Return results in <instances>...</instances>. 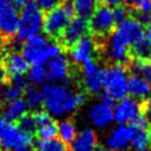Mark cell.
I'll return each instance as SVG.
<instances>
[{
    "label": "cell",
    "mask_w": 151,
    "mask_h": 151,
    "mask_svg": "<svg viewBox=\"0 0 151 151\" xmlns=\"http://www.w3.org/2000/svg\"><path fill=\"white\" fill-rule=\"evenodd\" d=\"M0 63L6 70L9 79L17 77H24L25 74H27L29 68V64L24 58V55L18 51H8L0 60Z\"/></svg>",
    "instance_id": "2e32d148"
},
{
    "label": "cell",
    "mask_w": 151,
    "mask_h": 151,
    "mask_svg": "<svg viewBox=\"0 0 151 151\" xmlns=\"http://www.w3.org/2000/svg\"><path fill=\"white\" fill-rule=\"evenodd\" d=\"M27 80L32 85H42L46 81V70L44 65H34L28 68Z\"/></svg>",
    "instance_id": "f1b7e54d"
},
{
    "label": "cell",
    "mask_w": 151,
    "mask_h": 151,
    "mask_svg": "<svg viewBox=\"0 0 151 151\" xmlns=\"http://www.w3.org/2000/svg\"><path fill=\"white\" fill-rule=\"evenodd\" d=\"M142 114V101L132 98H123L113 110V118L118 125L133 123Z\"/></svg>",
    "instance_id": "30bf717a"
},
{
    "label": "cell",
    "mask_w": 151,
    "mask_h": 151,
    "mask_svg": "<svg viewBox=\"0 0 151 151\" xmlns=\"http://www.w3.org/2000/svg\"><path fill=\"white\" fill-rule=\"evenodd\" d=\"M131 125H118L106 137L107 149L111 151H127L131 146Z\"/></svg>",
    "instance_id": "e0dca14e"
},
{
    "label": "cell",
    "mask_w": 151,
    "mask_h": 151,
    "mask_svg": "<svg viewBox=\"0 0 151 151\" xmlns=\"http://www.w3.org/2000/svg\"><path fill=\"white\" fill-rule=\"evenodd\" d=\"M57 126H58L59 139L63 140L65 144L72 143L74 140V138L77 137V134H78L76 124L71 118H66V119L60 120L57 124Z\"/></svg>",
    "instance_id": "cb8c5ba5"
},
{
    "label": "cell",
    "mask_w": 151,
    "mask_h": 151,
    "mask_svg": "<svg viewBox=\"0 0 151 151\" xmlns=\"http://www.w3.org/2000/svg\"><path fill=\"white\" fill-rule=\"evenodd\" d=\"M123 2H125V4H132L134 0H122Z\"/></svg>",
    "instance_id": "b9f144b4"
},
{
    "label": "cell",
    "mask_w": 151,
    "mask_h": 151,
    "mask_svg": "<svg viewBox=\"0 0 151 151\" xmlns=\"http://www.w3.org/2000/svg\"><path fill=\"white\" fill-rule=\"evenodd\" d=\"M15 151H35L34 147H32V145H28V146H24V147H20Z\"/></svg>",
    "instance_id": "f35d334b"
},
{
    "label": "cell",
    "mask_w": 151,
    "mask_h": 151,
    "mask_svg": "<svg viewBox=\"0 0 151 151\" xmlns=\"http://www.w3.org/2000/svg\"><path fill=\"white\" fill-rule=\"evenodd\" d=\"M117 22L111 7L106 5L98 6L88 20V28L94 38H107L114 29Z\"/></svg>",
    "instance_id": "52a82bcc"
},
{
    "label": "cell",
    "mask_w": 151,
    "mask_h": 151,
    "mask_svg": "<svg viewBox=\"0 0 151 151\" xmlns=\"http://www.w3.org/2000/svg\"><path fill=\"white\" fill-rule=\"evenodd\" d=\"M25 113H27V105L24 99L9 101L6 106L0 107V117L11 123H17Z\"/></svg>",
    "instance_id": "44dd1931"
},
{
    "label": "cell",
    "mask_w": 151,
    "mask_h": 151,
    "mask_svg": "<svg viewBox=\"0 0 151 151\" xmlns=\"http://www.w3.org/2000/svg\"><path fill=\"white\" fill-rule=\"evenodd\" d=\"M70 79L64 83H47L40 87L46 112L53 117L72 114L77 111L78 103L76 92L71 90Z\"/></svg>",
    "instance_id": "6da1fadb"
},
{
    "label": "cell",
    "mask_w": 151,
    "mask_h": 151,
    "mask_svg": "<svg viewBox=\"0 0 151 151\" xmlns=\"http://www.w3.org/2000/svg\"><path fill=\"white\" fill-rule=\"evenodd\" d=\"M74 8L70 1L63 2L44 17V32L50 38H60L65 27L74 15Z\"/></svg>",
    "instance_id": "5b68a950"
},
{
    "label": "cell",
    "mask_w": 151,
    "mask_h": 151,
    "mask_svg": "<svg viewBox=\"0 0 151 151\" xmlns=\"http://www.w3.org/2000/svg\"><path fill=\"white\" fill-rule=\"evenodd\" d=\"M88 119L91 124L98 129L107 127L113 120V109L104 103H97L88 110Z\"/></svg>",
    "instance_id": "ac0fdd59"
},
{
    "label": "cell",
    "mask_w": 151,
    "mask_h": 151,
    "mask_svg": "<svg viewBox=\"0 0 151 151\" xmlns=\"http://www.w3.org/2000/svg\"><path fill=\"white\" fill-rule=\"evenodd\" d=\"M129 68L118 64H110L101 68V86L104 93L114 100H122L127 93Z\"/></svg>",
    "instance_id": "3957f363"
},
{
    "label": "cell",
    "mask_w": 151,
    "mask_h": 151,
    "mask_svg": "<svg viewBox=\"0 0 151 151\" xmlns=\"http://www.w3.org/2000/svg\"><path fill=\"white\" fill-rule=\"evenodd\" d=\"M35 151H70V149L67 144L55 137L50 140H38L35 143Z\"/></svg>",
    "instance_id": "4316f807"
},
{
    "label": "cell",
    "mask_w": 151,
    "mask_h": 151,
    "mask_svg": "<svg viewBox=\"0 0 151 151\" xmlns=\"http://www.w3.org/2000/svg\"><path fill=\"white\" fill-rule=\"evenodd\" d=\"M74 8V12L78 17L81 18H90L94 9L97 8V0H71L70 1Z\"/></svg>",
    "instance_id": "484cf974"
},
{
    "label": "cell",
    "mask_w": 151,
    "mask_h": 151,
    "mask_svg": "<svg viewBox=\"0 0 151 151\" xmlns=\"http://www.w3.org/2000/svg\"><path fill=\"white\" fill-rule=\"evenodd\" d=\"M24 96H25V103L27 105V109H29L32 112H38L41 110L44 101L40 93V88H38L32 84H26L24 90Z\"/></svg>",
    "instance_id": "7402d4cb"
},
{
    "label": "cell",
    "mask_w": 151,
    "mask_h": 151,
    "mask_svg": "<svg viewBox=\"0 0 151 151\" xmlns=\"http://www.w3.org/2000/svg\"><path fill=\"white\" fill-rule=\"evenodd\" d=\"M33 136L22 132L17 124L0 117V151H15L32 145Z\"/></svg>",
    "instance_id": "8992f818"
},
{
    "label": "cell",
    "mask_w": 151,
    "mask_h": 151,
    "mask_svg": "<svg viewBox=\"0 0 151 151\" xmlns=\"http://www.w3.org/2000/svg\"><path fill=\"white\" fill-rule=\"evenodd\" d=\"M70 144V151H94L98 146V134L93 129H85Z\"/></svg>",
    "instance_id": "d6986e66"
},
{
    "label": "cell",
    "mask_w": 151,
    "mask_h": 151,
    "mask_svg": "<svg viewBox=\"0 0 151 151\" xmlns=\"http://www.w3.org/2000/svg\"><path fill=\"white\" fill-rule=\"evenodd\" d=\"M90 32L88 28V20L81 17H73L67 26L65 27L64 32L60 35V45L61 47L71 48L73 45H76L81 38L86 37Z\"/></svg>",
    "instance_id": "9c48e42d"
},
{
    "label": "cell",
    "mask_w": 151,
    "mask_h": 151,
    "mask_svg": "<svg viewBox=\"0 0 151 151\" xmlns=\"http://www.w3.org/2000/svg\"><path fill=\"white\" fill-rule=\"evenodd\" d=\"M83 91L87 94H99L101 86V70L97 61L88 60L81 66Z\"/></svg>",
    "instance_id": "8fae6325"
},
{
    "label": "cell",
    "mask_w": 151,
    "mask_h": 151,
    "mask_svg": "<svg viewBox=\"0 0 151 151\" xmlns=\"http://www.w3.org/2000/svg\"><path fill=\"white\" fill-rule=\"evenodd\" d=\"M44 12L34 4L29 1L22 6L19 13V26L17 32V41H26L29 38L40 34L44 27Z\"/></svg>",
    "instance_id": "277c9868"
},
{
    "label": "cell",
    "mask_w": 151,
    "mask_h": 151,
    "mask_svg": "<svg viewBox=\"0 0 151 151\" xmlns=\"http://www.w3.org/2000/svg\"><path fill=\"white\" fill-rule=\"evenodd\" d=\"M46 80L48 83H64L71 77L70 59L65 54H60L46 63Z\"/></svg>",
    "instance_id": "4fadbf2b"
},
{
    "label": "cell",
    "mask_w": 151,
    "mask_h": 151,
    "mask_svg": "<svg viewBox=\"0 0 151 151\" xmlns=\"http://www.w3.org/2000/svg\"><path fill=\"white\" fill-rule=\"evenodd\" d=\"M94 151H111V150L107 149V147H105V146H103V145H98Z\"/></svg>",
    "instance_id": "ab89813d"
},
{
    "label": "cell",
    "mask_w": 151,
    "mask_h": 151,
    "mask_svg": "<svg viewBox=\"0 0 151 151\" xmlns=\"http://www.w3.org/2000/svg\"><path fill=\"white\" fill-rule=\"evenodd\" d=\"M63 47L55 40H50L46 35L38 34L26 40L21 46V54L32 66L44 65L48 60L61 54Z\"/></svg>",
    "instance_id": "7a4b0ae2"
},
{
    "label": "cell",
    "mask_w": 151,
    "mask_h": 151,
    "mask_svg": "<svg viewBox=\"0 0 151 151\" xmlns=\"http://www.w3.org/2000/svg\"><path fill=\"white\" fill-rule=\"evenodd\" d=\"M112 11H113V15H114V19H116V22H117V24L120 22V21H123L124 19H126V18L129 17V11H127V8L124 7V6H122V5H119V6L114 7V8H112Z\"/></svg>",
    "instance_id": "d6a6232c"
},
{
    "label": "cell",
    "mask_w": 151,
    "mask_h": 151,
    "mask_svg": "<svg viewBox=\"0 0 151 151\" xmlns=\"http://www.w3.org/2000/svg\"><path fill=\"white\" fill-rule=\"evenodd\" d=\"M144 26L132 17H127L123 21L117 24L116 33L131 47L137 41L144 38Z\"/></svg>",
    "instance_id": "9a60e30c"
},
{
    "label": "cell",
    "mask_w": 151,
    "mask_h": 151,
    "mask_svg": "<svg viewBox=\"0 0 151 151\" xmlns=\"http://www.w3.org/2000/svg\"><path fill=\"white\" fill-rule=\"evenodd\" d=\"M97 50V41L93 37H84L70 48V59L76 66H83L86 61L92 60Z\"/></svg>",
    "instance_id": "5bb4252c"
},
{
    "label": "cell",
    "mask_w": 151,
    "mask_h": 151,
    "mask_svg": "<svg viewBox=\"0 0 151 151\" xmlns=\"http://www.w3.org/2000/svg\"><path fill=\"white\" fill-rule=\"evenodd\" d=\"M133 151H151V149H147V147H145V149H134Z\"/></svg>",
    "instance_id": "60d3db41"
},
{
    "label": "cell",
    "mask_w": 151,
    "mask_h": 151,
    "mask_svg": "<svg viewBox=\"0 0 151 151\" xmlns=\"http://www.w3.org/2000/svg\"><path fill=\"white\" fill-rule=\"evenodd\" d=\"M97 1H103V0H97Z\"/></svg>",
    "instance_id": "f6af8a7d"
},
{
    "label": "cell",
    "mask_w": 151,
    "mask_h": 151,
    "mask_svg": "<svg viewBox=\"0 0 151 151\" xmlns=\"http://www.w3.org/2000/svg\"><path fill=\"white\" fill-rule=\"evenodd\" d=\"M14 1V6H24V5H26L27 2H29V1H32V0H13Z\"/></svg>",
    "instance_id": "74e56055"
},
{
    "label": "cell",
    "mask_w": 151,
    "mask_h": 151,
    "mask_svg": "<svg viewBox=\"0 0 151 151\" xmlns=\"http://www.w3.org/2000/svg\"><path fill=\"white\" fill-rule=\"evenodd\" d=\"M35 134L38 136L39 140H50L55 138V136L58 134V126L57 123L54 122V119L50 120L48 123L40 125L37 127V132Z\"/></svg>",
    "instance_id": "83f0119b"
},
{
    "label": "cell",
    "mask_w": 151,
    "mask_h": 151,
    "mask_svg": "<svg viewBox=\"0 0 151 151\" xmlns=\"http://www.w3.org/2000/svg\"><path fill=\"white\" fill-rule=\"evenodd\" d=\"M0 37H1V35H0Z\"/></svg>",
    "instance_id": "bcb514c9"
},
{
    "label": "cell",
    "mask_w": 151,
    "mask_h": 151,
    "mask_svg": "<svg viewBox=\"0 0 151 151\" xmlns=\"http://www.w3.org/2000/svg\"><path fill=\"white\" fill-rule=\"evenodd\" d=\"M144 29H145V31H144V37H145V39H147V40L151 42V24H149Z\"/></svg>",
    "instance_id": "d590c367"
},
{
    "label": "cell",
    "mask_w": 151,
    "mask_h": 151,
    "mask_svg": "<svg viewBox=\"0 0 151 151\" xmlns=\"http://www.w3.org/2000/svg\"><path fill=\"white\" fill-rule=\"evenodd\" d=\"M17 126L25 133L27 134H31V136H34V133L37 132V124H35V120H34V117H33V113H25L17 123Z\"/></svg>",
    "instance_id": "f546056e"
},
{
    "label": "cell",
    "mask_w": 151,
    "mask_h": 151,
    "mask_svg": "<svg viewBox=\"0 0 151 151\" xmlns=\"http://www.w3.org/2000/svg\"><path fill=\"white\" fill-rule=\"evenodd\" d=\"M34 4L42 12H50L60 5V0H34Z\"/></svg>",
    "instance_id": "1f68e13d"
},
{
    "label": "cell",
    "mask_w": 151,
    "mask_h": 151,
    "mask_svg": "<svg viewBox=\"0 0 151 151\" xmlns=\"http://www.w3.org/2000/svg\"><path fill=\"white\" fill-rule=\"evenodd\" d=\"M142 114L151 124V99L150 98H147L145 100H142Z\"/></svg>",
    "instance_id": "836d02e7"
},
{
    "label": "cell",
    "mask_w": 151,
    "mask_h": 151,
    "mask_svg": "<svg viewBox=\"0 0 151 151\" xmlns=\"http://www.w3.org/2000/svg\"><path fill=\"white\" fill-rule=\"evenodd\" d=\"M103 51L105 57L112 63L123 66H129L130 57V46L113 31L103 42Z\"/></svg>",
    "instance_id": "ba28073f"
},
{
    "label": "cell",
    "mask_w": 151,
    "mask_h": 151,
    "mask_svg": "<svg viewBox=\"0 0 151 151\" xmlns=\"http://www.w3.org/2000/svg\"><path fill=\"white\" fill-rule=\"evenodd\" d=\"M130 57L139 61H151V42L144 37L130 47Z\"/></svg>",
    "instance_id": "603a6c76"
},
{
    "label": "cell",
    "mask_w": 151,
    "mask_h": 151,
    "mask_svg": "<svg viewBox=\"0 0 151 151\" xmlns=\"http://www.w3.org/2000/svg\"><path fill=\"white\" fill-rule=\"evenodd\" d=\"M127 93L139 101L145 100L151 94V85L140 76L131 74L127 80Z\"/></svg>",
    "instance_id": "ffe728a7"
},
{
    "label": "cell",
    "mask_w": 151,
    "mask_h": 151,
    "mask_svg": "<svg viewBox=\"0 0 151 151\" xmlns=\"http://www.w3.org/2000/svg\"><path fill=\"white\" fill-rule=\"evenodd\" d=\"M132 5L137 15L139 14L151 15V0H134Z\"/></svg>",
    "instance_id": "4dcf8cb0"
},
{
    "label": "cell",
    "mask_w": 151,
    "mask_h": 151,
    "mask_svg": "<svg viewBox=\"0 0 151 151\" xmlns=\"http://www.w3.org/2000/svg\"><path fill=\"white\" fill-rule=\"evenodd\" d=\"M4 2H11V0H0V4H4Z\"/></svg>",
    "instance_id": "7bdbcfd3"
},
{
    "label": "cell",
    "mask_w": 151,
    "mask_h": 151,
    "mask_svg": "<svg viewBox=\"0 0 151 151\" xmlns=\"http://www.w3.org/2000/svg\"><path fill=\"white\" fill-rule=\"evenodd\" d=\"M150 145H151V129H150Z\"/></svg>",
    "instance_id": "ee69618b"
},
{
    "label": "cell",
    "mask_w": 151,
    "mask_h": 151,
    "mask_svg": "<svg viewBox=\"0 0 151 151\" xmlns=\"http://www.w3.org/2000/svg\"><path fill=\"white\" fill-rule=\"evenodd\" d=\"M132 129L131 145L134 149H145L150 145V130L139 127L134 124H130Z\"/></svg>",
    "instance_id": "d4e9b609"
},
{
    "label": "cell",
    "mask_w": 151,
    "mask_h": 151,
    "mask_svg": "<svg viewBox=\"0 0 151 151\" xmlns=\"http://www.w3.org/2000/svg\"><path fill=\"white\" fill-rule=\"evenodd\" d=\"M6 85L7 84L0 81V100H1V98L4 99V92H5V88H6ZM0 105H1V101H0Z\"/></svg>",
    "instance_id": "8d00e7d4"
},
{
    "label": "cell",
    "mask_w": 151,
    "mask_h": 151,
    "mask_svg": "<svg viewBox=\"0 0 151 151\" xmlns=\"http://www.w3.org/2000/svg\"><path fill=\"white\" fill-rule=\"evenodd\" d=\"M19 26V12L12 2L0 4V35L11 39L17 35Z\"/></svg>",
    "instance_id": "7c38bea8"
},
{
    "label": "cell",
    "mask_w": 151,
    "mask_h": 151,
    "mask_svg": "<svg viewBox=\"0 0 151 151\" xmlns=\"http://www.w3.org/2000/svg\"><path fill=\"white\" fill-rule=\"evenodd\" d=\"M103 1L105 2L106 6H109L111 8H114V7H117L122 4V0H103Z\"/></svg>",
    "instance_id": "e575fe53"
}]
</instances>
